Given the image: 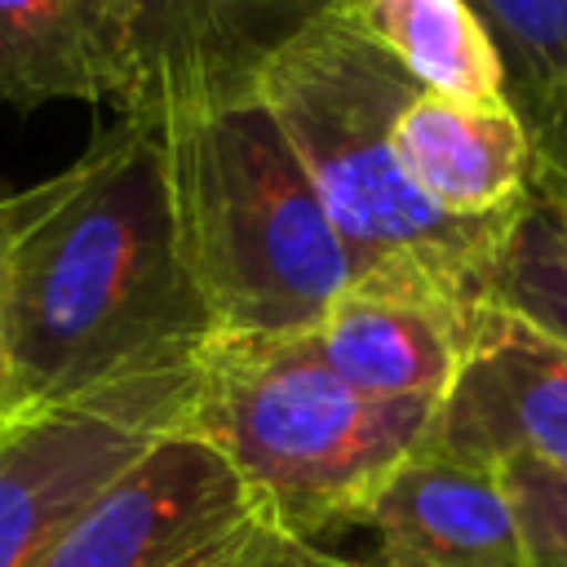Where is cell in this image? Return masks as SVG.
Here are the masks:
<instances>
[{"label": "cell", "instance_id": "8fae6325", "mask_svg": "<svg viewBox=\"0 0 567 567\" xmlns=\"http://www.w3.org/2000/svg\"><path fill=\"white\" fill-rule=\"evenodd\" d=\"M137 89L133 0H0V102L58 97L128 111Z\"/></svg>", "mask_w": 567, "mask_h": 567}, {"label": "cell", "instance_id": "52a82bcc", "mask_svg": "<svg viewBox=\"0 0 567 567\" xmlns=\"http://www.w3.org/2000/svg\"><path fill=\"white\" fill-rule=\"evenodd\" d=\"M425 443L483 470L509 461L567 470V350L532 323L474 301L461 368L434 408Z\"/></svg>", "mask_w": 567, "mask_h": 567}, {"label": "cell", "instance_id": "9a60e30c", "mask_svg": "<svg viewBox=\"0 0 567 567\" xmlns=\"http://www.w3.org/2000/svg\"><path fill=\"white\" fill-rule=\"evenodd\" d=\"M487 22L509 80V106L536 111L567 84V0H470Z\"/></svg>", "mask_w": 567, "mask_h": 567}, {"label": "cell", "instance_id": "7c38bea8", "mask_svg": "<svg viewBox=\"0 0 567 567\" xmlns=\"http://www.w3.org/2000/svg\"><path fill=\"white\" fill-rule=\"evenodd\" d=\"M416 190L452 217H505L532 186V133L509 102H456L416 89L390 124Z\"/></svg>", "mask_w": 567, "mask_h": 567}, {"label": "cell", "instance_id": "d6986e66", "mask_svg": "<svg viewBox=\"0 0 567 567\" xmlns=\"http://www.w3.org/2000/svg\"><path fill=\"white\" fill-rule=\"evenodd\" d=\"M49 199V177L22 190H0V412H4V270H9V248L18 230L40 213Z\"/></svg>", "mask_w": 567, "mask_h": 567}, {"label": "cell", "instance_id": "6da1fadb", "mask_svg": "<svg viewBox=\"0 0 567 567\" xmlns=\"http://www.w3.org/2000/svg\"><path fill=\"white\" fill-rule=\"evenodd\" d=\"M213 319L182 261L159 128L115 120L49 177L4 270V412L186 363Z\"/></svg>", "mask_w": 567, "mask_h": 567}, {"label": "cell", "instance_id": "8992f818", "mask_svg": "<svg viewBox=\"0 0 567 567\" xmlns=\"http://www.w3.org/2000/svg\"><path fill=\"white\" fill-rule=\"evenodd\" d=\"M257 518L248 483L186 425L97 487L31 567H195Z\"/></svg>", "mask_w": 567, "mask_h": 567}, {"label": "cell", "instance_id": "ac0fdd59", "mask_svg": "<svg viewBox=\"0 0 567 567\" xmlns=\"http://www.w3.org/2000/svg\"><path fill=\"white\" fill-rule=\"evenodd\" d=\"M527 133H532V159H536V177L567 186V84L554 89L536 111L523 115Z\"/></svg>", "mask_w": 567, "mask_h": 567}, {"label": "cell", "instance_id": "2e32d148", "mask_svg": "<svg viewBox=\"0 0 567 567\" xmlns=\"http://www.w3.org/2000/svg\"><path fill=\"white\" fill-rule=\"evenodd\" d=\"M523 545V567H567V470L509 461L496 470Z\"/></svg>", "mask_w": 567, "mask_h": 567}, {"label": "cell", "instance_id": "ba28073f", "mask_svg": "<svg viewBox=\"0 0 567 567\" xmlns=\"http://www.w3.org/2000/svg\"><path fill=\"white\" fill-rule=\"evenodd\" d=\"M350 0H133L137 89L120 120L159 124L248 97L275 53Z\"/></svg>", "mask_w": 567, "mask_h": 567}, {"label": "cell", "instance_id": "5b68a950", "mask_svg": "<svg viewBox=\"0 0 567 567\" xmlns=\"http://www.w3.org/2000/svg\"><path fill=\"white\" fill-rule=\"evenodd\" d=\"M195 359L0 412V567H31L97 487L186 421Z\"/></svg>", "mask_w": 567, "mask_h": 567}, {"label": "cell", "instance_id": "5bb4252c", "mask_svg": "<svg viewBox=\"0 0 567 567\" xmlns=\"http://www.w3.org/2000/svg\"><path fill=\"white\" fill-rule=\"evenodd\" d=\"M478 301L567 350V199L536 173L483 266Z\"/></svg>", "mask_w": 567, "mask_h": 567}, {"label": "cell", "instance_id": "9c48e42d", "mask_svg": "<svg viewBox=\"0 0 567 567\" xmlns=\"http://www.w3.org/2000/svg\"><path fill=\"white\" fill-rule=\"evenodd\" d=\"M368 567H523L518 523L496 470L421 443L372 496Z\"/></svg>", "mask_w": 567, "mask_h": 567}, {"label": "cell", "instance_id": "7a4b0ae2", "mask_svg": "<svg viewBox=\"0 0 567 567\" xmlns=\"http://www.w3.org/2000/svg\"><path fill=\"white\" fill-rule=\"evenodd\" d=\"M252 93L297 151L354 266V288L478 301L483 266L514 213L465 221L416 190L390 146V124L416 84L346 13L275 53Z\"/></svg>", "mask_w": 567, "mask_h": 567}, {"label": "cell", "instance_id": "30bf717a", "mask_svg": "<svg viewBox=\"0 0 567 567\" xmlns=\"http://www.w3.org/2000/svg\"><path fill=\"white\" fill-rule=\"evenodd\" d=\"M474 301L350 288L306 332L319 363L372 399L439 403L461 368Z\"/></svg>", "mask_w": 567, "mask_h": 567}, {"label": "cell", "instance_id": "277c9868", "mask_svg": "<svg viewBox=\"0 0 567 567\" xmlns=\"http://www.w3.org/2000/svg\"><path fill=\"white\" fill-rule=\"evenodd\" d=\"M430 399H372L301 337H208L186 430L204 439L297 540L359 527L385 478L430 439Z\"/></svg>", "mask_w": 567, "mask_h": 567}, {"label": "cell", "instance_id": "44dd1931", "mask_svg": "<svg viewBox=\"0 0 567 567\" xmlns=\"http://www.w3.org/2000/svg\"><path fill=\"white\" fill-rule=\"evenodd\" d=\"M540 182H545V177H540ZM549 186H554V190H558V195H563V199H567V186H558V182H549Z\"/></svg>", "mask_w": 567, "mask_h": 567}, {"label": "cell", "instance_id": "ffe728a7", "mask_svg": "<svg viewBox=\"0 0 567 567\" xmlns=\"http://www.w3.org/2000/svg\"><path fill=\"white\" fill-rule=\"evenodd\" d=\"M310 567H368V563H354V558H341V554H328V549L310 545Z\"/></svg>", "mask_w": 567, "mask_h": 567}, {"label": "cell", "instance_id": "e0dca14e", "mask_svg": "<svg viewBox=\"0 0 567 567\" xmlns=\"http://www.w3.org/2000/svg\"><path fill=\"white\" fill-rule=\"evenodd\" d=\"M195 567H310V545L288 536L275 518H257Z\"/></svg>", "mask_w": 567, "mask_h": 567}, {"label": "cell", "instance_id": "4fadbf2b", "mask_svg": "<svg viewBox=\"0 0 567 567\" xmlns=\"http://www.w3.org/2000/svg\"><path fill=\"white\" fill-rule=\"evenodd\" d=\"M346 18L416 89L456 102H509L505 58L470 0H350Z\"/></svg>", "mask_w": 567, "mask_h": 567}, {"label": "cell", "instance_id": "3957f363", "mask_svg": "<svg viewBox=\"0 0 567 567\" xmlns=\"http://www.w3.org/2000/svg\"><path fill=\"white\" fill-rule=\"evenodd\" d=\"M182 261L213 337H301L354 288L319 195L257 93L155 124Z\"/></svg>", "mask_w": 567, "mask_h": 567}]
</instances>
